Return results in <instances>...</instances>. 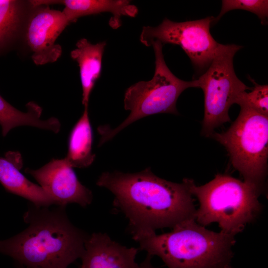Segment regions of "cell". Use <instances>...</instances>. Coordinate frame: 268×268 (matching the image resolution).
Wrapping results in <instances>:
<instances>
[{
    "mask_svg": "<svg viewBox=\"0 0 268 268\" xmlns=\"http://www.w3.org/2000/svg\"><path fill=\"white\" fill-rule=\"evenodd\" d=\"M96 184L113 194V205L128 219L130 233L137 242L157 229L172 228L195 218L197 209L187 178L172 182L157 176L148 167L134 173L105 172Z\"/></svg>",
    "mask_w": 268,
    "mask_h": 268,
    "instance_id": "obj_1",
    "label": "cell"
},
{
    "mask_svg": "<svg viewBox=\"0 0 268 268\" xmlns=\"http://www.w3.org/2000/svg\"><path fill=\"white\" fill-rule=\"evenodd\" d=\"M56 206L30 203L23 215L28 226L0 241V253L24 268H67L81 258L89 235L70 221L66 206Z\"/></svg>",
    "mask_w": 268,
    "mask_h": 268,
    "instance_id": "obj_2",
    "label": "cell"
},
{
    "mask_svg": "<svg viewBox=\"0 0 268 268\" xmlns=\"http://www.w3.org/2000/svg\"><path fill=\"white\" fill-rule=\"evenodd\" d=\"M235 237L209 230L194 218L138 242L139 249L159 257L168 268H232Z\"/></svg>",
    "mask_w": 268,
    "mask_h": 268,
    "instance_id": "obj_3",
    "label": "cell"
},
{
    "mask_svg": "<svg viewBox=\"0 0 268 268\" xmlns=\"http://www.w3.org/2000/svg\"><path fill=\"white\" fill-rule=\"evenodd\" d=\"M187 179L190 191L200 204L196 221L203 226L216 222L220 231L236 236L261 211L258 200L261 193L244 181L221 174L200 186Z\"/></svg>",
    "mask_w": 268,
    "mask_h": 268,
    "instance_id": "obj_4",
    "label": "cell"
},
{
    "mask_svg": "<svg viewBox=\"0 0 268 268\" xmlns=\"http://www.w3.org/2000/svg\"><path fill=\"white\" fill-rule=\"evenodd\" d=\"M155 71L152 78L137 82L128 87L124 95V108L130 111L128 117L114 129L106 127L98 129L101 135L99 145L111 139L118 133L133 123L150 115L168 113L179 114L177 100L186 89L198 87L197 80L185 81L176 77L167 67L162 52L163 45L154 42Z\"/></svg>",
    "mask_w": 268,
    "mask_h": 268,
    "instance_id": "obj_5",
    "label": "cell"
},
{
    "mask_svg": "<svg viewBox=\"0 0 268 268\" xmlns=\"http://www.w3.org/2000/svg\"><path fill=\"white\" fill-rule=\"evenodd\" d=\"M240 108L226 131L214 132L210 137L225 147L244 181L261 193L268 169V117L246 106Z\"/></svg>",
    "mask_w": 268,
    "mask_h": 268,
    "instance_id": "obj_6",
    "label": "cell"
},
{
    "mask_svg": "<svg viewBox=\"0 0 268 268\" xmlns=\"http://www.w3.org/2000/svg\"><path fill=\"white\" fill-rule=\"evenodd\" d=\"M242 48L219 44L208 67L196 79L204 93L203 135L210 137L216 128L231 121L230 108L242 93L252 88L241 81L234 71V57Z\"/></svg>",
    "mask_w": 268,
    "mask_h": 268,
    "instance_id": "obj_7",
    "label": "cell"
},
{
    "mask_svg": "<svg viewBox=\"0 0 268 268\" xmlns=\"http://www.w3.org/2000/svg\"><path fill=\"white\" fill-rule=\"evenodd\" d=\"M214 17L177 22L165 18L156 27L143 26L140 42L146 47L155 41L162 45L171 44L180 46L189 57L199 75L208 67L220 43L212 36L210 28Z\"/></svg>",
    "mask_w": 268,
    "mask_h": 268,
    "instance_id": "obj_8",
    "label": "cell"
},
{
    "mask_svg": "<svg viewBox=\"0 0 268 268\" xmlns=\"http://www.w3.org/2000/svg\"><path fill=\"white\" fill-rule=\"evenodd\" d=\"M72 168L65 158L53 159L40 168H27L25 172L38 182L55 205L75 203L86 207L92 202V193L80 183Z\"/></svg>",
    "mask_w": 268,
    "mask_h": 268,
    "instance_id": "obj_9",
    "label": "cell"
},
{
    "mask_svg": "<svg viewBox=\"0 0 268 268\" xmlns=\"http://www.w3.org/2000/svg\"><path fill=\"white\" fill-rule=\"evenodd\" d=\"M43 5L38 6L26 28L27 43L37 65L54 63L61 57L62 47L56 41L69 24L62 11Z\"/></svg>",
    "mask_w": 268,
    "mask_h": 268,
    "instance_id": "obj_10",
    "label": "cell"
},
{
    "mask_svg": "<svg viewBox=\"0 0 268 268\" xmlns=\"http://www.w3.org/2000/svg\"><path fill=\"white\" fill-rule=\"evenodd\" d=\"M139 250L122 245L106 233L95 232L85 242L79 268H138L135 258Z\"/></svg>",
    "mask_w": 268,
    "mask_h": 268,
    "instance_id": "obj_11",
    "label": "cell"
},
{
    "mask_svg": "<svg viewBox=\"0 0 268 268\" xmlns=\"http://www.w3.org/2000/svg\"><path fill=\"white\" fill-rule=\"evenodd\" d=\"M22 166V159L18 153H10L5 158H0V182L2 186L37 206L55 205L40 186L30 181L20 172Z\"/></svg>",
    "mask_w": 268,
    "mask_h": 268,
    "instance_id": "obj_12",
    "label": "cell"
},
{
    "mask_svg": "<svg viewBox=\"0 0 268 268\" xmlns=\"http://www.w3.org/2000/svg\"><path fill=\"white\" fill-rule=\"evenodd\" d=\"M56 4H63L62 12L70 23L78 18L103 12H110L113 16L109 24L113 29L121 25L122 16L135 17L137 7L127 0H56Z\"/></svg>",
    "mask_w": 268,
    "mask_h": 268,
    "instance_id": "obj_13",
    "label": "cell"
},
{
    "mask_svg": "<svg viewBox=\"0 0 268 268\" xmlns=\"http://www.w3.org/2000/svg\"><path fill=\"white\" fill-rule=\"evenodd\" d=\"M106 43L105 41L92 44L85 38L78 40L76 48L70 52L71 58L79 67L82 90V103L88 107L91 92L102 69L103 53Z\"/></svg>",
    "mask_w": 268,
    "mask_h": 268,
    "instance_id": "obj_14",
    "label": "cell"
},
{
    "mask_svg": "<svg viewBox=\"0 0 268 268\" xmlns=\"http://www.w3.org/2000/svg\"><path fill=\"white\" fill-rule=\"evenodd\" d=\"M26 107L27 112H21L0 95V125L3 136H5L12 129L21 126H32L55 133L59 132L61 124L57 118L41 119L42 108L34 102L28 103Z\"/></svg>",
    "mask_w": 268,
    "mask_h": 268,
    "instance_id": "obj_15",
    "label": "cell"
},
{
    "mask_svg": "<svg viewBox=\"0 0 268 268\" xmlns=\"http://www.w3.org/2000/svg\"><path fill=\"white\" fill-rule=\"evenodd\" d=\"M92 139L88 107H84L82 116L71 131L65 158L72 168H85L93 163L95 155L92 152Z\"/></svg>",
    "mask_w": 268,
    "mask_h": 268,
    "instance_id": "obj_16",
    "label": "cell"
},
{
    "mask_svg": "<svg viewBox=\"0 0 268 268\" xmlns=\"http://www.w3.org/2000/svg\"><path fill=\"white\" fill-rule=\"evenodd\" d=\"M21 20V1L0 0V55L7 51L15 40Z\"/></svg>",
    "mask_w": 268,
    "mask_h": 268,
    "instance_id": "obj_17",
    "label": "cell"
},
{
    "mask_svg": "<svg viewBox=\"0 0 268 268\" xmlns=\"http://www.w3.org/2000/svg\"><path fill=\"white\" fill-rule=\"evenodd\" d=\"M235 9L248 11L255 14L262 24L268 23V0H223L219 15L214 17L212 25L216 23L227 12Z\"/></svg>",
    "mask_w": 268,
    "mask_h": 268,
    "instance_id": "obj_18",
    "label": "cell"
},
{
    "mask_svg": "<svg viewBox=\"0 0 268 268\" xmlns=\"http://www.w3.org/2000/svg\"><path fill=\"white\" fill-rule=\"evenodd\" d=\"M254 84L250 92L242 93L236 104L247 107L256 112L268 117V85L257 83L249 77Z\"/></svg>",
    "mask_w": 268,
    "mask_h": 268,
    "instance_id": "obj_19",
    "label": "cell"
},
{
    "mask_svg": "<svg viewBox=\"0 0 268 268\" xmlns=\"http://www.w3.org/2000/svg\"><path fill=\"white\" fill-rule=\"evenodd\" d=\"M152 258V256L147 254L145 258L140 263L138 268H155L151 263Z\"/></svg>",
    "mask_w": 268,
    "mask_h": 268,
    "instance_id": "obj_20",
    "label": "cell"
},
{
    "mask_svg": "<svg viewBox=\"0 0 268 268\" xmlns=\"http://www.w3.org/2000/svg\"><path fill=\"white\" fill-rule=\"evenodd\" d=\"M18 266V268H24L23 267H22L21 266Z\"/></svg>",
    "mask_w": 268,
    "mask_h": 268,
    "instance_id": "obj_21",
    "label": "cell"
}]
</instances>
